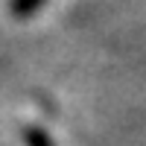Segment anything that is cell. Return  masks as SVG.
<instances>
[{
    "label": "cell",
    "instance_id": "1",
    "mask_svg": "<svg viewBox=\"0 0 146 146\" xmlns=\"http://www.w3.org/2000/svg\"><path fill=\"white\" fill-rule=\"evenodd\" d=\"M47 3V0H9V12L15 18H29V15H35V12H38L41 6Z\"/></svg>",
    "mask_w": 146,
    "mask_h": 146
},
{
    "label": "cell",
    "instance_id": "2",
    "mask_svg": "<svg viewBox=\"0 0 146 146\" xmlns=\"http://www.w3.org/2000/svg\"><path fill=\"white\" fill-rule=\"evenodd\" d=\"M23 143L27 146H53L50 135L41 126H23Z\"/></svg>",
    "mask_w": 146,
    "mask_h": 146
}]
</instances>
